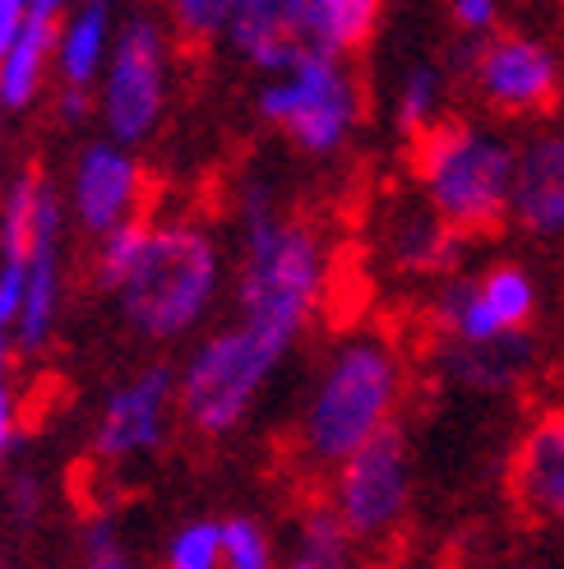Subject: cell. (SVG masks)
Segmentation results:
<instances>
[{"instance_id": "28", "label": "cell", "mask_w": 564, "mask_h": 569, "mask_svg": "<svg viewBox=\"0 0 564 569\" xmlns=\"http://www.w3.org/2000/svg\"><path fill=\"white\" fill-rule=\"evenodd\" d=\"M444 10H449V23H454L459 38L482 42V38H491L500 28L504 0H444Z\"/></svg>"}, {"instance_id": "25", "label": "cell", "mask_w": 564, "mask_h": 569, "mask_svg": "<svg viewBox=\"0 0 564 569\" xmlns=\"http://www.w3.org/2000/svg\"><path fill=\"white\" fill-rule=\"evenodd\" d=\"M324 6H329V47L338 56H352L380 33L389 0H324Z\"/></svg>"}, {"instance_id": "10", "label": "cell", "mask_w": 564, "mask_h": 569, "mask_svg": "<svg viewBox=\"0 0 564 569\" xmlns=\"http://www.w3.org/2000/svg\"><path fill=\"white\" fill-rule=\"evenodd\" d=\"M222 47L241 66L260 74H278L310 51H333L329 6L324 0H232Z\"/></svg>"}, {"instance_id": "23", "label": "cell", "mask_w": 564, "mask_h": 569, "mask_svg": "<svg viewBox=\"0 0 564 569\" xmlns=\"http://www.w3.org/2000/svg\"><path fill=\"white\" fill-rule=\"evenodd\" d=\"M296 556L315 560L320 569H348V560H352V537H348L343 519L333 515L329 500L315 505V509L305 515V523H301V551H296Z\"/></svg>"}, {"instance_id": "21", "label": "cell", "mask_w": 564, "mask_h": 569, "mask_svg": "<svg viewBox=\"0 0 564 569\" xmlns=\"http://www.w3.org/2000/svg\"><path fill=\"white\" fill-rule=\"evenodd\" d=\"M476 288H482L486 306L500 316L504 329H527L532 320H537L542 292H537V278H532L523 264L500 260V264H491V269L476 273Z\"/></svg>"}, {"instance_id": "13", "label": "cell", "mask_w": 564, "mask_h": 569, "mask_svg": "<svg viewBox=\"0 0 564 569\" xmlns=\"http://www.w3.org/2000/svg\"><path fill=\"white\" fill-rule=\"evenodd\" d=\"M61 237H66V199L51 181L42 186L38 218H33V254H28V288L14 320V338L23 352H42L61 320V297H66V260H61Z\"/></svg>"}, {"instance_id": "29", "label": "cell", "mask_w": 564, "mask_h": 569, "mask_svg": "<svg viewBox=\"0 0 564 569\" xmlns=\"http://www.w3.org/2000/svg\"><path fill=\"white\" fill-rule=\"evenodd\" d=\"M83 569H139V565L121 547L117 528H111L107 519H93L89 528H83Z\"/></svg>"}, {"instance_id": "15", "label": "cell", "mask_w": 564, "mask_h": 569, "mask_svg": "<svg viewBox=\"0 0 564 569\" xmlns=\"http://www.w3.org/2000/svg\"><path fill=\"white\" fill-rule=\"evenodd\" d=\"M510 222L537 241H564V126L532 130L518 144Z\"/></svg>"}, {"instance_id": "17", "label": "cell", "mask_w": 564, "mask_h": 569, "mask_svg": "<svg viewBox=\"0 0 564 569\" xmlns=\"http://www.w3.org/2000/svg\"><path fill=\"white\" fill-rule=\"evenodd\" d=\"M56 33H61V19L28 14L23 33L0 56V102H6V111H28L47 93V79H56Z\"/></svg>"}, {"instance_id": "5", "label": "cell", "mask_w": 564, "mask_h": 569, "mask_svg": "<svg viewBox=\"0 0 564 569\" xmlns=\"http://www.w3.org/2000/svg\"><path fill=\"white\" fill-rule=\"evenodd\" d=\"M292 348H296V338L264 329L255 320H241V316L228 329L209 333L190 352L185 371L177 376V408L185 426L209 440L232 436L236 426H245L250 408L260 403L264 385L288 361Z\"/></svg>"}, {"instance_id": "8", "label": "cell", "mask_w": 564, "mask_h": 569, "mask_svg": "<svg viewBox=\"0 0 564 569\" xmlns=\"http://www.w3.org/2000/svg\"><path fill=\"white\" fill-rule=\"evenodd\" d=\"M463 66L459 74L467 79L472 98L495 117L510 121H532L555 111L564 93V61L560 51L527 33V28H495L491 38L472 42L463 38V51L454 56Z\"/></svg>"}, {"instance_id": "34", "label": "cell", "mask_w": 564, "mask_h": 569, "mask_svg": "<svg viewBox=\"0 0 564 569\" xmlns=\"http://www.w3.org/2000/svg\"><path fill=\"white\" fill-rule=\"evenodd\" d=\"M74 0H28V14H47V19H66Z\"/></svg>"}, {"instance_id": "2", "label": "cell", "mask_w": 564, "mask_h": 569, "mask_svg": "<svg viewBox=\"0 0 564 569\" xmlns=\"http://www.w3.org/2000/svg\"><path fill=\"white\" fill-rule=\"evenodd\" d=\"M403 357L375 333H356L338 343L320 366L296 417V453L301 463L333 472L338 463L384 436L403 403Z\"/></svg>"}, {"instance_id": "16", "label": "cell", "mask_w": 564, "mask_h": 569, "mask_svg": "<svg viewBox=\"0 0 564 569\" xmlns=\"http://www.w3.org/2000/svg\"><path fill=\"white\" fill-rule=\"evenodd\" d=\"M117 38V14L111 0H74L70 14L56 33V83H74V89H98L102 66Z\"/></svg>"}, {"instance_id": "30", "label": "cell", "mask_w": 564, "mask_h": 569, "mask_svg": "<svg viewBox=\"0 0 564 569\" xmlns=\"http://www.w3.org/2000/svg\"><path fill=\"white\" fill-rule=\"evenodd\" d=\"M93 111H98V93L93 89H74V83H61V89H56V117H61L66 126L89 121Z\"/></svg>"}, {"instance_id": "1", "label": "cell", "mask_w": 564, "mask_h": 569, "mask_svg": "<svg viewBox=\"0 0 564 569\" xmlns=\"http://www.w3.org/2000/svg\"><path fill=\"white\" fill-rule=\"evenodd\" d=\"M241 264H236V310L288 338H301L329 282V250L320 232L278 209L269 186H245L236 204Z\"/></svg>"}, {"instance_id": "20", "label": "cell", "mask_w": 564, "mask_h": 569, "mask_svg": "<svg viewBox=\"0 0 564 569\" xmlns=\"http://www.w3.org/2000/svg\"><path fill=\"white\" fill-rule=\"evenodd\" d=\"M444 107V70L435 61H412L393 89V126L403 139H416L421 130H431L440 121Z\"/></svg>"}, {"instance_id": "6", "label": "cell", "mask_w": 564, "mask_h": 569, "mask_svg": "<svg viewBox=\"0 0 564 569\" xmlns=\"http://www.w3.org/2000/svg\"><path fill=\"white\" fill-rule=\"evenodd\" d=\"M255 111L292 139V149L305 158H333L352 144V134L365 121V89L348 56L310 51L296 66L264 74Z\"/></svg>"}, {"instance_id": "7", "label": "cell", "mask_w": 564, "mask_h": 569, "mask_svg": "<svg viewBox=\"0 0 564 569\" xmlns=\"http://www.w3.org/2000/svg\"><path fill=\"white\" fill-rule=\"evenodd\" d=\"M172 28L158 10H130L117 23L98 79V117L117 144H149L172 98Z\"/></svg>"}, {"instance_id": "24", "label": "cell", "mask_w": 564, "mask_h": 569, "mask_svg": "<svg viewBox=\"0 0 564 569\" xmlns=\"http://www.w3.org/2000/svg\"><path fill=\"white\" fill-rule=\"evenodd\" d=\"M162 569H222V519H190L172 532Z\"/></svg>"}, {"instance_id": "18", "label": "cell", "mask_w": 564, "mask_h": 569, "mask_svg": "<svg viewBox=\"0 0 564 569\" xmlns=\"http://www.w3.org/2000/svg\"><path fill=\"white\" fill-rule=\"evenodd\" d=\"M459 241L463 237L426 204V199H421L416 209H399L384 227V246L393 254V264L407 269V273H444V269H454Z\"/></svg>"}, {"instance_id": "32", "label": "cell", "mask_w": 564, "mask_h": 569, "mask_svg": "<svg viewBox=\"0 0 564 569\" xmlns=\"http://www.w3.org/2000/svg\"><path fill=\"white\" fill-rule=\"evenodd\" d=\"M10 491H14V496H10V500H14V515H19V519H33V515H38V505H42V487H38V477L19 472Z\"/></svg>"}, {"instance_id": "27", "label": "cell", "mask_w": 564, "mask_h": 569, "mask_svg": "<svg viewBox=\"0 0 564 569\" xmlns=\"http://www.w3.org/2000/svg\"><path fill=\"white\" fill-rule=\"evenodd\" d=\"M222 569H273V537L255 519H222Z\"/></svg>"}, {"instance_id": "14", "label": "cell", "mask_w": 564, "mask_h": 569, "mask_svg": "<svg viewBox=\"0 0 564 569\" xmlns=\"http://www.w3.org/2000/svg\"><path fill=\"white\" fill-rule=\"evenodd\" d=\"M510 496L518 515L564 532V408H546L510 459Z\"/></svg>"}, {"instance_id": "38", "label": "cell", "mask_w": 564, "mask_h": 569, "mask_svg": "<svg viewBox=\"0 0 564 569\" xmlns=\"http://www.w3.org/2000/svg\"><path fill=\"white\" fill-rule=\"evenodd\" d=\"M0 569H10V565H6V560H0Z\"/></svg>"}, {"instance_id": "12", "label": "cell", "mask_w": 564, "mask_h": 569, "mask_svg": "<svg viewBox=\"0 0 564 569\" xmlns=\"http://www.w3.org/2000/svg\"><path fill=\"white\" fill-rule=\"evenodd\" d=\"M177 408V376L172 366H149V371L130 376L121 389L107 393L98 431H93V453L102 463H125L139 453H158L167 440Z\"/></svg>"}, {"instance_id": "31", "label": "cell", "mask_w": 564, "mask_h": 569, "mask_svg": "<svg viewBox=\"0 0 564 569\" xmlns=\"http://www.w3.org/2000/svg\"><path fill=\"white\" fill-rule=\"evenodd\" d=\"M23 23H28V0H0V56L23 33Z\"/></svg>"}, {"instance_id": "35", "label": "cell", "mask_w": 564, "mask_h": 569, "mask_svg": "<svg viewBox=\"0 0 564 569\" xmlns=\"http://www.w3.org/2000/svg\"><path fill=\"white\" fill-rule=\"evenodd\" d=\"M10 371V338H6V325H0V380Z\"/></svg>"}, {"instance_id": "33", "label": "cell", "mask_w": 564, "mask_h": 569, "mask_svg": "<svg viewBox=\"0 0 564 569\" xmlns=\"http://www.w3.org/2000/svg\"><path fill=\"white\" fill-rule=\"evenodd\" d=\"M10 449H14V398H10L6 380H0V468H6Z\"/></svg>"}, {"instance_id": "22", "label": "cell", "mask_w": 564, "mask_h": 569, "mask_svg": "<svg viewBox=\"0 0 564 569\" xmlns=\"http://www.w3.org/2000/svg\"><path fill=\"white\" fill-rule=\"evenodd\" d=\"M228 6L232 0H158V14L181 47H213L228 28Z\"/></svg>"}, {"instance_id": "39", "label": "cell", "mask_w": 564, "mask_h": 569, "mask_svg": "<svg viewBox=\"0 0 564 569\" xmlns=\"http://www.w3.org/2000/svg\"><path fill=\"white\" fill-rule=\"evenodd\" d=\"M111 6H117V0H111Z\"/></svg>"}, {"instance_id": "9", "label": "cell", "mask_w": 564, "mask_h": 569, "mask_svg": "<svg viewBox=\"0 0 564 569\" xmlns=\"http://www.w3.org/2000/svg\"><path fill=\"white\" fill-rule=\"evenodd\" d=\"M329 505L361 547H380L403 528L412 509V459L393 426L329 472Z\"/></svg>"}, {"instance_id": "37", "label": "cell", "mask_w": 564, "mask_h": 569, "mask_svg": "<svg viewBox=\"0 0 564 569\" xmlns=\"http://www.w3.org/2000/svg\"><path fill=\"white\" fill-rule=\"evenodd\" d=\"M0 117H6V102H0Z\"/></svg>"}, {"instance_id": "36", "label": "cell", "mask_w": 564, "mask_h": 569, "mask_svg": "<svg viewBox=\"0 0 564 569\" xmlns=\"http://www.w3.org/2000/svg\"><path fill=\"white\" fill-rule=\"evenodd\" d=\"M288 569H320V565H315V560H305V556H296V560H292Z\"/></svg>"}, {"instance_id": "11", "label": "cell", "mask_w": 564, "mask_h": 569, "mask_svg": "<svg viewBox=\"0 0 564 569\" xmlns=\"http://www.w3.org/2000/svg\"><path fill=\"white\" fill-rule=\"evenodd\" d=\"M139 209H144V167L134 149L117 144L111 134L83 144L70 172V218L79 222V232L98 241L139 218Z\"/></svg>"}, {"instance_id": "19", "label": "cell", "mask_w": 564, "mask_h": 569, "mask_svg": "<svg viewBox=\"0 0 564 569\" xmlns=\"http://www.w3.org/2000/svg\"><path fill=\"white\" fill-rule=\"evenodd\" d=\"M449 352H454V376L467 389H504V385H514L532 361L523 329L500 333L491 343H449Z\"/></svg>"}, {"instance_id": "4", "label": "cell", "mask_w": 564, "mask_h": 569, "mask_svg": "<svg viewBox=\"0 0 564 569\" xmlns=\"http://www.w3.org/2000/svg\"><path fill=\"white\" fill-rule=\"evenodd\" d=\"M412 144V177L421 199L454 227L459 237H491L514 209L518 144L491 126L463 117H440Z\"/></svg>"}, {"instance_id": "26", "label": "cell", "mask_w": 564, "mask_h": 569, "mask_svg": "<svg viewBox=\"0 0 564 569\" xmlns=\"http://www.w3.org/2000/svg\"><path fill=\"white\" fill-rule=\"evenodd\" d=\"M144 232H149V218L139 213V218L121 222L117 232L98 237V250H93V282H98L102 292H117V288H121V278L130 273L139 246H144Z\"/></svg>"}, {"instance_id": "3", "label": "cell", "mask_w": 564, "mask_h": 569, "mask_svg": "<svg viewBox=\"0 0 564 569\" xmlns=\"http://www.w3.org/2000/svg\"><path fill=\"white\" fill-rule=\"evenodd\" d=\"M222 292V246L194 218H149L130 273L111 292L134 333L153 343H177L209 320Z\"/></svg>"}]
</instances>
